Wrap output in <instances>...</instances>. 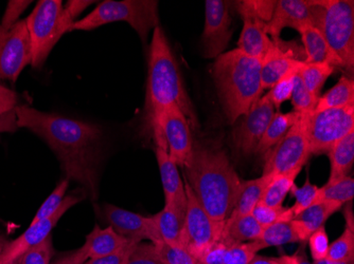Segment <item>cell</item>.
Segmentation results:
<instances>
[{"mask_svg": "<svg viewBox=\"0 0 354 264\" xmlns=\"http://www.w3.org/2000/svg\"><path fill=\"white\" fill-rule=\"evenodd\" d=\"M19 128L29 129L57 154L62 170L91 196L98 198L103 130L99 125L73 120L28 106L16 107Z\"/></svg>", "mask_w": 354, "mask_h": 264, "instance_id": "6da1fadb", "label": "cell"}, {"mask_svg": "<svg viewBox=\"0 0 354 264\" xmlns=\"http://www.w3.org/2000/svg\"><path fill=\"white\" fill-rule=\"evenodd\" d=\"M184 181L214 221L225 223L234 210L242 181L220 147L193 144L183 166Z\"/></svg>", "mask_w": 354, "mask_h": 264, "instance_id": "7a4b0ae2", "label": "cell"}, {"mask_svg": "<svg viewBox=\"0 0 354 264\" xmlns=\"http://www.w3.org/2000/svg\"><path fill=\"white\" fill-rule=\"evenodd\" d=\"M171 105H176L182 110L192 130L198 128V116L183 83L180 67L164 30L158 26L153 32L149 53L146 111L151 127L156 124L162 111Z\"/></svg>", "mask_w": 354, "mask_h": 264, "instance_id": "3957f363", "label": "cell"}, {"mask_svg": "<svg viewBox=\"0 0 354 264\" xmlns=\"http://www.w3.org/2000/svg\"><path fill=\"white\" fill-rule=\"evenodd\" d=\"M218 99L230 124L262 97L261 59L234 49L216 57L212 68Z\"/></svg>", "mask_w": 354, "mask_h": 264, "instance_id": "277c9868", "label": "cell"}, {"mask_svg": "<svg viewBox=\"0 0 354 264\" xmlns=\"http://www.w3.org/2000/svg\"><path fill=\"white\" fill-rule=\"evenodd\" d=\"M312 25L319 30L343 68H354L353 0H312Z\"/></svg>", "mask_w": 354, "mask_h": 264, "instance_id": "5b68a950", "label": "cell"}, {"mask_svg": "<svg viewBox=\"0 0 354 264\" xmlns=\"http://www.w3.org/2000/svg\"><path fill=\"white\" fill-rule=\"evenodd\" d=\"M124 21L138 33L146 45L151 30L159 26L156 0H106L97 6L84 19L75 21L71 31H91L107 23Z\"/></svg>", "mask_w": 354, "mask_h": 264, "instance_id": "8992f818", "label": "cell"}, {"mask_svg": "<svg viewBox=\"0 0 354 264\" xmlns=\"http://www.w3.org/2000/svg\"><path fill=\"white\" fill-rule=\"evenodd\" d=\"M25 21L31 41V65L41 69L57 41L71 32L75 21L61 0H41Z\"/></svg>", "mask_w": 354, "mask_h": 264, "instance_id": "52a82bcc", "label": "cell"}, {"mask_svg": "<svg viewBox=\"0 0 354 264\" xmlns=\"http://www.w3.org/2000/svg\"><path fill=\"white\" fill-rule=\"evenodd\" d=\"M310 114H300L297 122L288 131L280 142L264 154L263 174H286L304 165L312 156L308 136Z\"/></svg>", "mask_w": 354, "mask_h": 264, "instance_id": "ba28073f", "label": "cell"}, {"mask_svg": "<svg viewBox=\"0 0 354 264\" xmlns=\"http://www.w3.org/2000/svg\"><path fill=\"white\" fill-rule=\"evenodd\" d=\"M191 126L176 105L167 107L152 127L153 139L156 147L168 152L171 160L177 166H184L190 158L193 150Z\"/></svg>", "mask_w": 354, "mask_h": 264, "instance_id": "9c48e42d", "label": "cell"}, {"mask_svg": "<svg viewBox=\"0 0 354 264\" xmlns=\"http://www.w3.org/2000/svg\"><path fill=\"white\" fill-rule=\"evenodd\" d=\"M187 207L184 227L180 234V245L196 260L222 237L224 223L214 221L198 203L188 184L185 182Z\"/></svg>", "mask_w": 354, "mask_h": 264, "instance_id": "30bf717a", "label": "cell"}, {"mask_svg": "<svg viewBox=\"0 0 354 264\" xmlns=\"http://www.w3.org/2000/svg\"><path fill=\"white\" fill-rule=\"evenodd\" d=\"M354 130V104L313 112L308 119L312 154H328L336 142Z\"/></svg>", "mask_w": 354, "mask_h": 264, "instance_id": "8fae6325", "label": "cell"}, {"mask_svg": "<svg viewBox=\"0 0 354 264\" xmlns=\"http://www.w3.org/2000/svg\"><path fill=\"white\" fill-rule=\"evenodd\" d=\"M86 196V192L82 188L77 192H71L64 198L57 212L51 214L50 217L41 220L37 223L30 224L23 235L13 241L8 242L5 249L0 252V264H19L24 254L33 246L43 242L46 238L49 237L64 214L75 204L85 199Z\"/></svg>", "mask_w": 354, "mask_h": 264, "instance_id": "7c38bea8", "label": "cell"}, {"mask_svg": "<svg viewBox=\"0 0 354 264\" xmlns=\"http://www.w3.org/2000/svg\"><path fill=\"white\" fill-rule=\"evenodd\" d=\"M31 61V41L26 21H17L11 28L0 26V79L14 83Z\"/></svg>", "mask_w": 354, "mask_h": 264, "instance_id": "4fadbf2b", "label": "cell"}, {"mask_svg": "<svg viewBox=\"0 0 354 264\" xmlns=\"http://www.w3.org/2000/svg\"><path fill=\"white\" fill-rule=\"evenodd\" d=\"M230 1L206 0L203 31V53L206 59H216L224 53L232 37Z\"/></svg>", "mask_w": 354, "mask_h": 264, "instance_id": "5bb4252c", "label": "cell"}, {"mask_svg": "<svg viewBox=\"0 0 354 264\" xmlns=\"http://www.w3.org/2000/svg\"><path fill=\"white\" fill-rule=\"evenodd\" d=\"M276 112L275 106L268 94L262 95L242 116V122L234 129V143L236 150L244 154H254Z\"/></svg>", "mask_w": 354, "mask_h": 264, "instance_id": "9a60e30c", "label": "cell"}, {"mask_svg": "<svg viewBox=\"0 0 354 264\" xmlns=\"http://www.w3.org/2000/svg\"><path fill=\"white\" fill-rule=\"evenodd\" d=\"M104 214L109 226L130 241L139 243L149 240L154 244L162 241L151 217H143L136 212L115 205L105 206Z\"/></svg>", "mask_w": 354, "mask_h": 264, "instance_id": "2e32d148", "label": "cell"}, {"mask_svg": "<svg viewBox=\"0 0 354 264\" xmlns=\"http://www.w3.org/2000/svg\"><path fill=\"white\" fill-rule=\"evenodd\" d=\"M312 0H279L276 3L272 19L266 25L268 37L279 41L281 31L292 28L296 31L307 23H312Z\"/></svg>", "mask_w": 354, "mask_h": 264, "instance_id": "e0dca14e", "label": "cell"}, {"mask_svg": "<svg viewBox=\"0 0 354 264\" xmlns=\"http://www.w3.org/2000/svg\"><path fill=\"white\" fill-rule=\"evenodd\" d=\"M159 172L162 178L166 204H171L186 212L187 198L185 182L178 172L177 165L171 160L168 152L162 148H155Z\"/></svg>", "mask_w": 354, "mask_h": 264, "instance_id": "ac0fdd59", "label": "cell"}, {"mask_svg": "<svg viewBox=\"0 0 354 264\" xmlns=\"http://www.w3.org/2000/svg\"><path fill=\"white\" fill-rule=\"evenodd\" d=\"M304 65V61L295 59L291 52L284 51L278 41H274L270 50L261 59V79L263 90L272 89L282 77Z\"/></svg>", "mask_w": 354, "mask_h": 264, "instance_id": "d6986e66", "label": "cell"}, {"mask_svg": "<svg viewBox=\"0 0 354 264\" xmlns=\"http://www.w3.org/2000/svg\"><path fill=\"white\" fill-rule=\"evenodd\" d=\"M342 204L336 202L320 201L302 210L291 220L299 242H307L310 236L325 226L326 221L334 212L341 210Z\"/></svg>", "mask_w": 354, "mask_h": 264, "instance_id": "ffe728a7", "label": "cell"}, {"mask_svg": "<svg viewBox=\"0 0 354 264\" xmlns=\"http://www.w3.org/2000/svg\"><path fill=\"white\" fill-rule=\"evenodd\" d=\"M243 28L241 32L236 49L254 59H262L270 50L274 41L266 31V23L259 19L243 16Z\"/></svg>", "mask_w": 354, "mask_h": 264, "instance_id": "44dd1931", "label": "cell"}, {"mask_svg": "<svg viewBox=\"0 0 354 264\" xmlns=\"http://www.w3.org/2000/svg\"><path fill=\"white\" fill-rule=\"evenodd\" d=\"M306 50L307 63H326L335 67H343L341 59L336 57L330 45L326 41L325 37L320 33L317 28L312 23H307L298 30Z\"/></svg>", "mask_w": 354, "mask_h": 264, "instance_id": "7402d4cb", "label": "cell"}, {"mask_svg": "<svg viewBox=\"0 0 354 264\" xmlns=\"http://www.w3.org/2000/svg\"><path fill=\"white\" fill-rule=\"evenodd\" d=\"M133 242L119 235L111 226L101 228L95 225L87 236L83 249L88 259H93L116 253Z\"/></svg>", "mask_w": 354, "mask_h": 264, "instance_id": "603a6c76", "label": "cell"}, {"mask_svg": "<svg viewBox=\"0 0 354 264\" xmlns=\"http://www.w3.org/2000/svg\"><path fill=\"white\" fill-rule=\"evenodd\" d=\"M274 176H272V174H262L260 178L242 182L234 210L230 212V217L226 221H232V220L252 214L257 204L261 201L264 190L272 182Z\"/></svg>", "mask_w": 354, "mask_h": 264, "instance_id": "cb8c5ba5", "label": "cell"}, {"mask_svg": "<svg viewBox=\"0 0 354 264\" xmlns=\"http://www.w3.org/2000/svg\"><path fill=\"white\" fill-rule=\"evenodd\" d=\"M186 212L171 204H165V207L152 216L153 223L156 227L159 238L165 243L178 245L180 234L184 227Z\"/></svg>", "mask_w": 354, "mask_h": 264, "instance_id": "d4e9b609", "label": "cell"}, {"mask_svg": "<svg viewBox=\"0 0 354 264\" xmlns=\"http://www.w3.org/2000/svg\"><path fill=\"white\" fill-rule=\"evenodd\" d=\"M330 181L348 176L354 162V130L336 142L330 152Z\"/></svg>", "mask_w": 354, "mask_h": 264, "instance_id": "484cf974", "label": "cell"}, {"mask_svg": "<svg viewBox=\"0 0 354 264\" xmlns=\"http://www.w3.org/2000/svg\"><path fill=\"white\" fill-rule=\"evenodd\" d=\"M262 230L263 228L250 214L232 221L225 222L221 240L225 242L226 245L254 242L259 239Z\"/></svg>", "mask_w": 354, "mask_h": 264, "instance_id": "4316f807", "label": "cell"}, {"mask_svg": "<svg viewBox=\"0 0 354 264\" xmlns=\"http://www.w3.org/2000/svg\"><path fill=\"white\" fill-rule=\"evenodd\" d=\"M299 116V113L295 111L288 113L276 112L262 136L259 144L257 146L254 154L264 156L268 150H272V147L280 142L288 134V131L297 122Z\"/></svg>", "mask_w": 354, "mask_h": 264, "instance_id": "83f0119b", "label": "cell"}, {"mask_svg": "<svg viewBox=\"0 0 354 264\" xmlns=\"http://www.w3.org/2000/svg\"><path fill=\"white\" fill-rule=\"evenodd\" d=\"M354 104L353 79L343 77L325 94L320 95L314 112L339 109Z\"/></svg>", "mask_w": 354, "mask_h": 264, "instance_id": "f1b7e54d", "label": "cell"}, {"mask_svg": "<svg viewBox=\"0 0 354 264\" xmlns=\"http://www.w3.org/2000/svg\"><path fill=\"white\" fill-rule=\"evenodd\" d=\"M295 242H299V239L291 221H288L277 222L266 226L262 230L259 239L254 241V243L259 252L272 246H281L284 244L295 243Z\"/></svg>", "mask_w": 354, "mask_h": 264, "instance_id": "f546056e", "label": "cell"}, {"mask_svg": "<svg viewBox=\"0 0 354 264\" xmlns=\"http://www.w3.org/2000/svg\"><path fill=\"white\" fill-rule=\"evenodd\" d=\"M300 172H301V168H298L288 174H278V176H274L272 182L264 190L260 203L270 206V207L283 206V201L291 190L292 186L295 184L296 178Z\"/></svg>", "mask_w": 354, "mask_h": 264, "instance_id": "4dcf8cb0", "label": "cell"}, {"mask_svg": "<svg viewBox=\"0 0 354 264\" xmlns=\"http://www.w3.org/2000/svg\"><path fill=\"white\" fill-rule=\"evenodd\" d=\"M354 196V180L346 176L335 181H328L323 187H319L316 202H336L344 205L352 201Z\"/></svg>", "mask_w": 354, "mask_h": 264, "instance_id": "1f68e13d", "label": "cell"}, {"mask_svg": "<svg viewBox=\"0 0 354 264\" xmlns=\"http://www.w3.org/2000/svg\"><path fill=\"white\" fill-rule=\"evenodd\" d=\"M335 68L333 65H326V63H304L298 75L308 90L315 97H319L322 88L327 79L333 74Z\"/></svg>", "mask_w": 354, "mask_h": 264, "instance_id": "d6a6232c", "label": "cell"}, {"mask_svg": "<svg viewBox=\"0 0 354 264\" xmlns=\"http://www.w3.org/2000/svg\"><path fill=\"white\" fill-rule=\"evenodd\" d=\"M327 259L333 261L353 262L354 230L346 226L344 233L330 244Z\"/></svg>", "mask_w": 354, "mask_h": 264, "instance_id": "836d02e7", "label": "cell"}, {"mask_svg": "<svg viewBox=\"0 0 354 264\" xmlns=\"http://www.w3.org/2000/svg\"><path fill=\"white\" fill-rule=\"evenodd\" d=\"M302 65L286 73L284 77H282L281 79L272 86L270 92L268 93V97H270V102L272 103V105L275 106L276 109L279 108L286 101L291 100L292 93H293L294 86H295V79L298 73H299L300 69L302 68Z\"/></svg>", "mask_w": 354, "mask_h": 264, "instance_id": "e575fe53", "label": "cell"}, {"mask_svg": "<svg viewBox=\"0 0 354 264\" xmlns=\"http://www.w3.org/2000/svg\"><path fill=\"white\" fill-rule=\"evenodd\" d=\"M276 3L277 1L270 0H246L236 3V9L242 17L250 16L259 19L262 23H268L275 11Z\"/></svg>", "mask_w": 354, "mask_h": 264, "instance_id": "d590c367", "label": "cell"}, {"mask_svg": "<svg viewBox=\"0 0 354 264\" xmlns=\"http://www.w3.org/2000/svg\"><path fill=\"white\" fill-rule=\"evenodd\" d=\"M154 245L162 264H198V260L180 244L172 245L160 241Z\"/></svg>", "mask_w": 354, "mask_h": 264, "instance_id": "8d00e7d4", "label": "cell"}, {"mask_svg": "<svg viewBox=\"0 0 354 264\" xmlns=\"http://www.w3.org/2000/svg\"><path fill=\"white\" fill-rule=\"evenodd\" d=\"M254 219L261 225L262 228L277 222H288L293 219L290 207H270L262 203L257 204L252 212Z\"/></svg>", "mask_w": 354, "mask_h": 264, "instance_id": "74e56055", "label": "cell"}, {"mask_svg": "<svg viewBox=\"0 0 354 264\" xmlns=\"http://www.w3.org/2000/svg\"><path fill=\"white\" fill-rule=\"evenodd\" d=\"M319 97L312 94L307 87L304 86L301 79L297 74L295 79V86L292 93V105L294 111L299 114H312L315 110Z\"/></svg>", "mask_w": 354, "mask_h": 264, "instance_id": "f35d334b", "label": "cell"}, {"mask_svg": "<svg viewBox=\"0 0 354 264\" xmlns=\"http://www.w3.org/2000/svg\"><path fill=\"white\" fill-rule=\"evenodd\" d=\"M318 190H319V187L312 184L309 180H307V182L302 186H297L296 184L292 186L290 192L295 199V203L290 207V210H291L293 218L302 210H307L308 207L316 203Z\"/></svg>", "mask_w": 354, "mask_h": 264, "instance_id": "ab89813d", "label": "cell"}, {"mask_svg": "<svg viewBox=\"0 0 354 264\" xmlns=\"http://www.w3.org/2000/svg\"><path fill=\"white\" fill-rule=\"evenodd\" d=\"M69 180L68 179H64L57 184V187L53 190V192L49 194L47 199L45 200L41 204L39 210L35 214V218L31 221V224L37 223L41 220L46 219V218L50 217L51 214L57 212V208L61 205L65 198L67 190H68Z\"/></svg>", "mask_w": 354, "mask_h": 264, "instance_id": "60d3db41", "label": "cell"}, {"mask_svg": "<svg viewBox=\"0 0 354 264\" xmlns=\"http://www.w3.org/2000/svg\"><path fill=\"white\" fill-rule=\"evenodd\" d=\"M257 253L254 242L230 244L225 252L224 264H250Z\"/></svg>", "mask_w": 354, "mask_h": 264, "instance_id": "b9f144b4", "label": "cell"}, {"mask_svg": "<svg viewBox=\"0 0 354 264\" xmlns=\"http://www.w3.org/2000/svg\"><path fill=\"white\" fill-rule=\"evenodd\" d=\"M53 256V236L28 250L21 258V264H50Z\"/></svg>", "mask_w": 354, "mask_h": 264, "instance_id": "7bdbcfd3", "label": "cell"}, {"mask_svg": "<svg viewBox=\"0 0 354 264\" xmlns=\"http://www.w3.org/2000/svg\"><path fill=\"white\" fill-rule=\"evenodd\" d=\"M124 264H162L153 243L140 242L135 246Z\"/></svg>", "mask_w": 354, "mask_h": 264, "instance_id": "ee69618b", "label": "cell"}, {"mask_svg": "<svg viewBox=\"0 0 354 264\" xmlns=\"http://www.w3.org/2000/svg\"><path fill=\"white\" fill-rule=\"evenodd\" d=\"M308 242H309L310 252L314 261H319L327 258L330 244L325 226L314 232L310 236Z\"/></svg>", "mask_w": 354, "mask_h": 264, "instance_id": "f6af8a7d", "label": "cell"}, {"mask_svg": "<svg viewBox=\"0 0 354 264\" xmlns=\"http://www.w3.org/2000/svg\"><path fill=\"white\" fill-rule=\"evenodd\" d=\"M32 1H21V0H11L7 5L3 21L0 26L3 28H11L19 21V16L29 7Z\"/></svg>", "mask_w": 354, "mask_h": 264, "instance_id": "bcb514c9", "label": "cell"}, {"mask_svg": "<svg viewBox=\"0 0 354 264\" xmlns=\"http://www.w3.org/2000/svg\"><path fill=\"white\" fill-rule=\"evenodd\" d=\"M137 244L138 243L133 242V243L129 244V245L125 246V247H123L120 251L116 252V253L104 256V257L88 259L83 264H124L127 262V258L130 257L131 253H132Z\"/></svg>", "mask_w": 354, "mask_h": 264, "instance_id": "7dc6e473", "label": "cell"}, {"mask_svg": "<svg viewBox=\"0 0 354 264\" xmlns=\"http://www.w3.org/2000/svg\"><path fill=\"white\" fill-rule=\"evenodd\" d=\"M227 245L222 240L214 242L198 260V264H224L225 252Z\"/></svg>", "mask_w": 354, "mask_h": 264, "instance_id": "c3c4849f", "label": "cell"}, {"mask_svg": "<svg viewBox=\"0 0 354 264\" xmlns=\"http://www.w3.org/2000/svg\"><path fill=\"white\" fill-rule=\"evenodd\" d=\"M19 103V95L15 91L0 85V114L15 110Z\"/></svg>", "mask_w": 354, "mask_h": 264, "instance_id": "681fc988", "label": "cell"}, {"mask_svg": "<svg viewBox=\"0 0 354 264\" xmlns=\"http://www.w3.org/2000/svg\"><path fill=\"white\" fill-rule=\"evenodd\" d=\"M17 129H19V127L17 124L16 109L5 114H0V134L15 132Z\"/></svg>", "mask_w": 354, "mask_h": 264, "instance_id": "f907efd6", "label": "cell"}, {"mask_svg": "<svg viewBox=\"0 0 354 264\" xmlns=\"http://www.w3.org/2000/svg\"><path fill=\"white\" fill-rule=\"evenodd\" d=\"M88 260L83 246L75 251L71 252L68 255L64 256L61 259L57 260L55 263L51 264H83Z\"/></svg>", "mask_w": 354, "mask_h": 264, "instance_id": "816d5d0a", "label": "cell"}, {"mask_svg": "<svg viewBox=\"0 0 354 264\" xmlns=\"http://www.w3.org/2000/svg\"><path fill=\"white\" fill-rule=\"evenodd\" d=\"M91 3H93V1H89V0H87V1H84V0H71L66 5L64 6V8H65V11L71 16V19L75 21L77 16L82 13Z\"/></svg>", "mask_w": 354, "mask_h": 264, "instance_id": "f5cc1de1", "label": "cell"}, {"mask_svg": "<svg viewBox=\"0 0 354 264\" xmlns=\"http://www.w3.org/2000/svg\"><path fill=\"white\" fill-rule=\"evenodd\" d=\"M250 264H286V256L280 258H270L256 255L252 258Z\"/></svg>", "mask_w": 354, "mask_h": 264, "instance_id": "db71d44e", "label": "cell"}, {"mask_svg": "<svg viewBox=\"0 0 354 264\" xmlns=\"http://www.w3.org/2000/svg\"><path fill=\"white\" fill-rule=\"evenodd\" d=\"M313 264H353V262L333 261V260L326 258V259L319 260V261H314Z\"/></svg>", "mask_w": 354, "mask_h": 264, "instance_id": "11a10c76", "label": "cell"}, {"mask_svg": "<svg viewBox=\"0 0 354 264\" xmlns=\"http://www.w3.org/2000/svg\"><path fill=\"white\" fill-rule=\"evenodd\" d=\"M7 240H6V238L0 233V252L5 249V246L7 245Z\"/></svg>", "mask_w": 354, "mask_h": 264, "instance_id": "9f6ffc18", "label": "cell"}]
</instances>
